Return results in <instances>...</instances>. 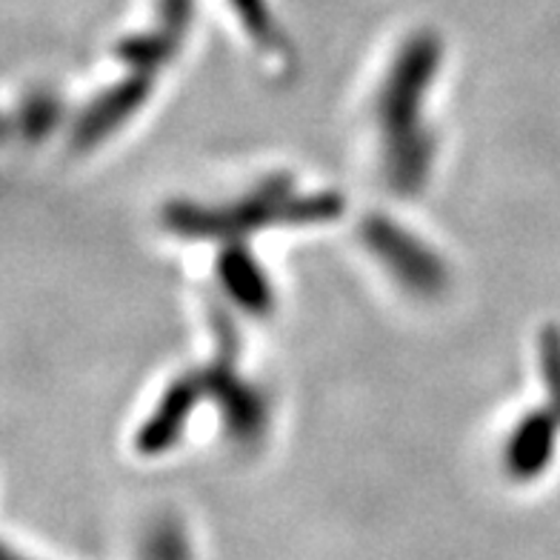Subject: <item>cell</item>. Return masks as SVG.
<instances>
[{
	"label": "cell",
	"mask_w": 560,
	"mask_h": 560,
	"mask_svg": "<svg viewBox=\"0 0 560 560\" xmlns=\"http://www.w3.org/2000/svg\"><path fill=\"white\" fill-rule=\"evenodd\" d=\"M538 369L546 406L560 418V326L546 324L538 335Z\"/></svg>",
	"instance_id": "7c38bea8"
},
{
	"label": "cell",
	"mask_w": 560,
	"mask_h": 560,
	"mask_svg": "<svg viewBox=\"0 0 560 560\" xmlns=\"http://www.w3.org/2000/svg\"><path fill=\"white\" fill-rule=\"evenodd\" d=\"M232 9L237 21L244 23L249 40H255L260 49H278L280 32L266 0H232Z\"/></svg>",
	"instance_id": "4fadbf2b"
},
{
	"label": "cell",
	"mask_w": 560,
	"mask_h": 560,
	"mask_svg": "<svg viewBox=\"0 0 560 560\" xmlns=\"http://www.w3.org/2000/svg\"><path fill=\"white\" fill-rule=\"evenodd\" d=\"M147 555H152V558H180V555H189L184 532L177 529L175 524H161L152 532V538H149Z\"/></svg>",
	"instance_id": "2e32d148"
},
{
	"label": "cell",
	"mask_w": 560,
	"mask_h": 560,
	"mask_svg": "<svg viewBox=\"0 0 560 560\" xmlns=\"http://www.w3.org/2000/svg\"><path fill=\"white\" fill-rule=\"evenodd\" d=\"M200 372H203L207 395L221 412L223 432L229 441L241 450H255L269 429V404H266L264 392L237 375L235 358L214 354V361Z\"/></svg>",
	"instance_id": "277c9868"
},
{
	"label": "cell",
	"mask_w": 560,
	"mask_h": 560,
	"mask_svg": "<svg viewBox=\"0 0 560 560\" xmlns=\"http://www.w3.org/2000/svg\"><path fill=\"white\" fill-rule=\"evenodd\" d=\"M60 101L52 92H32L18 109V132L26 140H44L60 124Z\"/></svg>",
	"instance_id": "8fae6325"
},
{
	"label": "cell",
	"mask_w": 560,
	"mask_h": 560,
	"mask_svg": "<svg viewBox=\"0 0 560 560\" xmlns=\"http://www.w3.org/2000/svg\"><path fill=\"white\" fill-rule=\"evenodd\" d=\"M295 195V180L287 172L264 177L249 195L203 207L195 200H172L161 212L163 226L172 235L192 237V241H244L260 229L287 226V203Z\"/></svg>",
	"instance_id": "6da1fadb"
},
{
	"label": "cell",
	"mask_w": 560,
	"mask_h": 560,
	"mask_svg": "<svg viewBox=\"0 0 560 560\" xmlns=\"http://www.w3.org/2000/svg\"><path fill=\"white\" fill-rule=\"evenodd\" d=\"M560 418L546 409H532L517 420L506 446H503V466L506 475L517 483L538 480L552 466L555 450H558Z\"/></svg>",
	"instance_id": "52a82bcc"
},
{
	"label": "cell",
	"mask_w": 560,
	"mask_h": 560,
	"mask_svg": "<svg viewBox=\"0 0 560 560\" xmlns=\"http://www.w3.org/2000/svg\"><path fill=\"white\" fill-rule=\"evenodd\" d=\"M361 241L409 295L438 298L450 287V269L441 255L386 214H369L361 223Z\"/></svg>",
	"instance_id": "3957f363"
},
{
	"label": "cell",
	"mask_w": 560,
	"mask_h": 560,
	"mask_svg": "<svg viewBox=\"0 0 560 560\" xmlns=\"http://www.w3.org/2000/svg\"><path fill=\"white\" fill-rule=\"evenodd\" d=\"M149 95H152V74L149 72H132L115 86L104 89L74 118L72 135H69L72 149H78V152L95 149L101 140L109 138L112 132H118L120 126L147 104Z\"/></svg>",
	"instance_id": "8992f818"
},
{
	"label": "cell",
	"mask_w": 560,
	"mask_h": 560,
	"mask_svg": "<svg viewBox=\"0 0 560 560\" xmlns=\"http://www.w3.org/2000/svg\"><path fill=\"white\" fill-rule=\"evenodd\" d=\"M195 18V0H158V30L184 40Z\"/></svg>",
	"instance_id": "9a60e30c"
},
{
	"label": "cell",
	"mask_w": 560,
	"mask_h": 560,
	"mask_svg": "<svg viewBox=\"0 0 560 560\" xmlns=\"http://www.w3.org/2000/svg\"><path fill=\"white\" fill-rule=\"evenodd\" d=\"M218 280L226 301H232L241 312L252 317H266L275 306L272 283L266 278L264 266L252 255L244 241H229L218 252Z\"/></svg>",
	"instance_id": "ba28073f"
},
{
	"label": "cell",
	"mask_w": 560,
	"mask_h": 560,
	"mask_svg": "<svg viewBox=\"0 0 560 560\" xmlns=\"http://www.w3.org/2000/svg\"><path fill=\"white\" fill-rule=\"evenodd\" d=\"M209 326H212V338H214V354L221 358H235L241 361V347H244V338H241V329H237V320L232 315L226 303L212 298L209 301Z\"/></svg>",
	"instance_id": "5bb4252c"
},
{
	"label": "cell",
	"mask_w": 560,
	"mask_h": 560,
	"mask_svg": "<svg viewBox=\"0 0 560 560\" xmlns=\"http://www.w3.org/2000/svg\"><path fill=\"white\" fill-rule=\"evenodd\" d=\"M177 44L172 35H166L163 30L140 32V35H126L115 44V58L124 63L129 72H149L155 74L158 69H163L175 58Z\"/></svg>",
	"instance_id": "30bf717a"
},
{
	"label": "cell",
	"mask_w": 560,
	"mask_h": 560,
	"mask_svg": "<svg viewBox=\"0 0 560 560\" xmlns=\"http://www.w3.org/2000/svg\"><path fill=\"white\" fill-rule=\"evenodd\" d=\"M435 161V138L427 126L398 140H384L386 184L400 195L412 198L423 189Z\"/></svg>",
	"instance_id": "9c48e42d"
},
{
	"label": "cell",
	"mask_w": 560,
	"mask_h": 560,
	"mask_svg": "<svg viewBox=\"0 0 560 560\" xmlns=\"http://www.w3.org/2000/svg\"><path fill=\"white\" fill-rule=\"evenodd\" d=\"M443 60V40L438 32H415L400 46L384 86L377 92V126L384 140H398L423 129L420 112L429 86Z\"/></svg>",
	"instance_id": "7a4b0ae2"
},
{
	"label": "cell",
	"mask_w": 560,
	"mask_h": 560,
	"mask_svg": "<svg viewBox=\"0 0 560 560\" xmlns=\"http://www.w3.org/2000/svg\"><path fill=\"white\" fill-rule=\"evenodd\" d=\"M203 395H207L203 372H184V375H177L166 386V392L161 395L152 415L143 420V427L138 429L135 450L147 457L166 455V452L175 450Z\"/></svg>",
	"instance_id": "5b68a950"
}]
</instances>
